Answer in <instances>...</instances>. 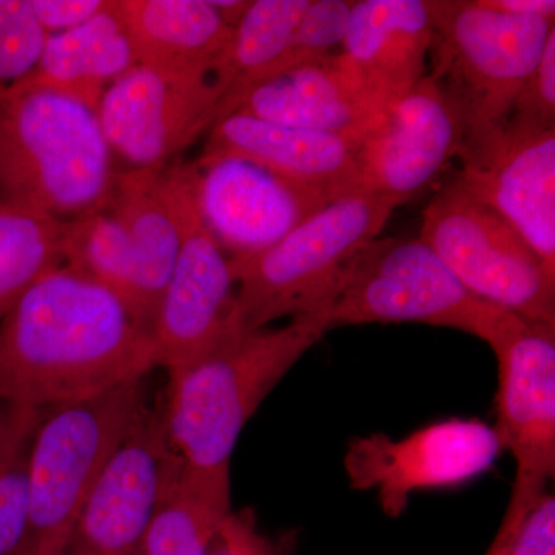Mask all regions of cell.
<instances>
[{
    "mask_svg": "<svg viewBox=\"0 0 555 555\" xmlns=\"http://www.w3.org/2000/svg\"><path fill=\"white\" fill-rule=\"evenodd\" d=\"M462 153L459 112L426 75L383 109L361 138L356 156L361 189L403 206L422 195Z\"/></svg>",
    "mask_w": 555,
    "mask_h": 555,
    "instance_id": "9a60e30c",
    "label": "cell"
},
{
    "mask_svg": "<svg viewBox=\"0 0 555 555\" xmlns=\"http://www.w3.org/2000/svg\"><path fill=\"white\" fill-rule=\"evenodd\" d=\"M491 349L499 369L494 427L516 460L507 506L529 513L555 476V326L517 315Z\"/></svg>",
    "mask_w": 555,
    "mask_h": 555,
    "instance_id": "5bb4252c",
    "label": "cell"
},
{
    "mask_svg": "<svg viewBox=\"0 0 555 555\" xmlns=\"http://www.w3.org/2000/svg\"><path fill=\"white\" fill-rule=\"evenodd\" d=\"M166 178L181 241L150 335L159 367L173 375L243 332L232 262L199 217L189 164L167 167Z\"/></svg>",
    "mask_w": 555,
    "mask_h": 555,
    "instance_id": "9c48e42d",
    "label": "cell"
},
{
    "mask_svg": "<svg viewBox=\"0 0 555 555\" xmlns=\"http://www.w3.org/2000/svg\"><path fill=\"white\" fill-rule=\"evenodd\" d=\"M516 313L474 295L420 238L374 240L331 308V327L422 323L455 328L492 346Z\"/></svg>",
    "mask_w": 555,
    "mask_h": 555,
    "instance_id": "52a82bcc",
    "label": "cell"
},
{
    "mask_svg": "<svg viewBox=\"0 0 555 555\" xmlns=\"http://www.w3.org/2000/svg\"><path fill=\"white\" fill-rule=\"evenodd\" d=\"M427 76L444 91L463 127L462 158L502 137L526 78L539 64L555 21L516 16L480 0H430Z\"/></svg>",
    "mask_w": 555,
    "mask_h": 555,
    "instance_id": "277c9868",
    "label": "cell"
},
{
    "mask_svg": "<svg viewBox=\"0 0 555 555\" xmlns=\"http://www.w3.org/2000/svg\"><path fill=\"white\" fill-rule=\"evenodd\" d=\"M529 513H531V511H529ZM529 513L507 506L505 517H503L502 524H500L499 531H496L491 545H489L483 555H509L514 542H516L518 531H520L521 526H524L525 518L528 517Z\"/></svg>",
    "mask_w": 555,
    "mask_h": 555,
    "instance_id": "d6a6232c",
    "label": "cell"
},
{
    "mask_svg": "<svg viewBox=\"0 0 555 555\" xmlns=\"http://www.w3.org/2000/svg\"><path fill=\"white\" fill-rule=\"evenodd\" d=\"M433 36L430 0H360L338 54L383 112L427 75Z\"/></svg>",
    "mask_w": 555,
    "mask_h": 555,
    "instance_id": "e0dca14e",
    "label": "cell"
},
{
    "mask_svg": "<svg viewBox=\"0 0 555 555\" xmlns=\"http://www.w3.org/2000/svg\"><path fill=\"white\" fill-rule=\"evenodd\" d=\"M502 452L494 426L449 418L398 440L377 433L352 438L345 470L353 491L374 492L383 513L398 518L415 492L465 485L491 469Z\"/></svg>",
    "mask_w": 555,
    "mask_h": 555,
    "instance_id": "7c38bea8",
    "label": "cell"
},
{
    "mask_svg": "<svg viewBox=\"0 0 555 555\" xmlns=\"http://www.w3.org/2000/svg\"><path fill=\"white\" fill-rule=\"evenodd\" d=\"M509 555H555V499L543 494L525 518Z\"/></svg>",
    "mask_w": 555,
    "mask_h": 555,
    "instance_id": "4dcf8cb0",
    "label": "cell"
},
{
    "mask_svg": "<svg viewBox=\"0 0 555 555\" xmlns=\"http://www.w3.org/2000/svg\"><path fill=\"white\" fill-rule=\"evenodd\" d=\"M211 5L218 11L219 16L230 27L235 28L241 17L246 13L251 0H210Z\"/></svg>",
    "mask_w": 555,
    "mask_h": 555,
    "instance_id": "e575fe53",
    "label": "cell"
},
{
    "mask_svg": "<svg viewBox=\"0 0 555 555\" xmlns=\"http://www.w3.org/2000/svg\"><path fill=\"white\" fill-rule=\"evenodd\" d=\"M64 222L0 203V321L25 291L64 264Z\"/></svg>",
    "mask_w": 555,
    "mask_h": 555,
    "instance_id": "d4e9b609",
    "label": "cell"
},
{
    "mask_svg": "<svg viewBox=\"0 0 555 555\" xmlns=\"http://www.w3.org/2000/svg\"><path fill=\"white\" fill-rule=\"evenodd\" d=\"M96 108L36 79L0 96V203L60 222L107 203L118 173Z\"/></svg>",
    "mask_w": 555,
    "mask_h": 555,
    "instance_id": "7a4b0ae2",
    "label": "cell"
},
{
    "mask_svg": "<svg viewBox=\"0 0 555 555\" xmlns=\"http://www.w3.org/2000/svg\"><path fill=\"white\" fill-rule=\"evenodd\" d=\"M420 240L474 295L555 326V275L509 224L456 179L423 211Z\"/></svg>",
    "mask_w": 555,
    "mask_h": 555,
    "instance_id": "ba28073f",
    "label": "cell"
},
{
    "mask_svg": "<svg viewBox=\"0 0 555 555\" xmlns=\"http://www.w3.org/2000/svg\"><path fill=\"white\" fill-rule=\"evenodd\" d=\"M214 75L137 64L102 94L96 112L113 155L133 170H164L218 119Z\"/></svg>",
    "mask_w": 555,
    "mask_h": 555,
    "instance_id": "8fae6325",
    "label": "cell"
},
{
    "mask_svg": "<svg viewBox=\"0 0 555 555\" xmlns=\"http://www.w3.org/2000/svg\"><path fill=\"white\" fill-rule=\"evenodd\" d=\"M230 513V470L204 474L182 465L137 555H207Z\"/></svg>",
    "mask_w": 555,
    "mask_h": 555,
    "instance_id": "603a6c76",
    "label": "cell"
},
{
    "mask_svg": "<svg viewBox=\"0 0 555 555\" xmlns=\"http://www.w3.org/2000/svg\"><path fill=\"white\" fill-rule=\"evenodd\" d=\"M43 412L0 403V555H21L24 547L31 449Z\"/></svg>",
    "mask_w": 555,
    "mask_h": 555,
    "instance_id": "484cf974",
    "label": "cell"
},
{
    "mask_svg": "<svg viewBox=\"0 0 555 555\" xmlns=\"http://www.w3.org/2000/svg\"><path fill=\"white\" fill-rule=\"evenodd\" d=\"M397 207L378 193L349 190L275 246L251 258L230 259L241 332L331 308L361 251L377 240Z\"/></svg>",
    "mask_w": 555,
    "mask_h": 555,
    "instance_id": "5b68a950",
    "label": "cell"
},
{
    "mask_svg": "<svg viewBox=\"0 0 555 555\" xmlns=\"http://www.w3.org/2000/svg\"><path fill=\"white\" fill-rule=\"evenodd\" d=\"M105 206L129 233L153 323L164 288L173 272L181 241L166 169H129L118 173Z\"/></svg>",
    "mask_w": 555,
    "mask_h": 555,
    "instance_id": "7402d4cb",
    "label": "cell"
},
{
    "mask_svg": "<svg viewBox=\"0 0 555 555\" xmlns=\"http://www.w3.org/2000/svg\"><path fill=\"white\" fill-rule=\"evenodd\" d=\"M207 555H278L259 532L250 511L230 513L211 540Z\"/></svg>",
    "mask_w": 555,
    "mask_h": 555,
    "instance_id": "f546056e",
    "label": "cell"
},
{
    "mask_svg": "<svg viewBox=\"0 0 555 555\" xmlns=\"http://www.w3.org/2000/svg\"><path fill=\"white\" fill-rule=\"evenodd\" d=\"M331 308L292 318L283 327L243 332L198 363L169 375L164 411L182 465L204 474L230 470L233 449L248 420L287 372L332 331Z\"/></svg>",
    "mask_w": 555,
    "mask_h": 555,
    "instance_id": "3957f363",
    "label": "cell"
},
{
    "mask_svg": "<svg viewBox=\"0 0 555 555\" xmlns=\"http://www.w3.org/2000/svg\"><path fill=\"white\" fill-rule=\"evenodd\" d=\"M203 153H233L255 160L292 181L349 192L361 188L357 150L361 139L269 122L233 112L208 130Z\"/></svg>",
    "mask_w": 555,
    "mask_h": 555,
    "instance_id": "d6986e66",
    "label": "cell"
},
{
    "mask_svg": "<svg viewBox=\"0 0 555 555\" xmlns=\"http://www.w3.org/2000/svg\"><path fill=\"white\" fill-rule=\"evenodd\" d=\"M108 0H31L33 10L47 35L72 30L96 16Z\"/></svg>",
    "mask_w": 555,
    "mask_h": 555,
    "instance_id": "1f68e13d",
    "label": "cell"
},
{
    "mask_svg": "<svg viewBox=\"0 0 555 555\" xmlns=\"http://www.w3.org/2000/svg\"><path fill=\"white\" fill-rule=\"evenodd\" d=\"M138 64L137 51L115 0L72 30L47 36L33 78L96 108L102 94Z\"/></svg>",
    "mask_w": 555,
    "mask_h": 555,
    "instance_id": "44dd1931",
    "label": "cell"
},
{
    "mask_svg": "<svg viewBox=\"0 0 555 555\" xmlns=\"http://www.w3.org/2000/svg\"><path fill=\"white\" fill-rule=\"evenodd\" d=\"M308 5L309 0H251L215 69L224 93L219 116L241 91L264 79L283 60Z\"/></svg>",
    "mask_w": 555,
    "mask_h": 555,
    "instance_id": "cb8c5ba5",
    "label": "cell"
},
{
    "mask_svg": "<svg viewBox=\"0 0 555 555\" xmlns=\"http://www.w3.org/2000/svg\"><path fill=\"white\" fill-rule=\"evenodd\" d=\"M506 127L535 131L555 129V31L547 39L539 64L518 91Z\"/></svg>",
    "mask_w": 555,
    "mask_h": 555,
    "instance_id": "f1b7e54d",
    "label": "cell"
},
{
    "mask_svg": "<svg viewBox=\"0 0 555 555\" xmlns=\"http://www.w3.org/2000/svg\"><path fill=\"white\" fill-rule=\"evenodd\" d=\"M189 170L199 217L230 259L275 246L339 196L233 153H203Z\"/></svg>",
    "mask_w": 555,
    "mask_h": 555,
    "instance_id": "4fadbf2b",
    "label": "cell"
},
{
    "mask_svg": "<svg viewBox=\"0 0 555 555\" xmlns=\"http://www.w3.org/2000/svg\"><path fill=\"white\" fill-rule=\"evenodd\" d=\"M138 64L177 73L214 75L233 27L210 0H115Z\"/></svg>",
    "mask_w": 555,
    "mask_h": 555,
    "instance_id": "ffe728a7",
    "label": "cell"
},
{
    "mask_svg": "<svg viewBox=\"0 0 555 555\" xmlns=\"http://www.w3.org/2000/svg\"><path fill=\"white\" fill-rule=\"evenodd\" d=\"M455 179L505 219L555 275V129L506 127Z\"/></svg>",
    "mask_w": 555,
    "mask_h": 555,
    "instance_id": "2e32d148",
    "label": "cell"
},
{
    "mask_svg": "<svg viewBox=\"0 0 555 555\" xmlns=\"http://www.w3.org/2000/svg\"><path fill=\"white\" fill-rule=\"evenodd\" d=\"M181 470L164 401L145 404L91 489L62 555H137Z\"/></svg>",
    "mask_w": 555,
    "mask_h": 555,
    "instance_id": "30bf717a",
    "label": "cell"
},
{
    "mask_svg": "<svg viewBox=\"0 0 555 555\" xmlns=\"http://www.w3.org/2000/svg\"><path fill=\"white\" fill-rule=\"evenodd\" d=\"M156 367L152 335L122 299L67 264L35 281L0 321V403L60 406Z\"/></svg>",
    "mask_w": 555,
    "mask_h": 555,
    "instance_id": "6da1fadb",
    "label": "cell"
},
{
    "mask_svg": "<svg viewBox=\"0 0 555 555\" xmlns=\"http://www.w3.org/2000/svg\"><path fill=\"white\" fill-rule=\"evenodd\" d=\"M486 9L516 16H543L554 20V0H480Z\"/></svg>",
    "mask_w": 555,
    "mask_h": 555,
    "instance_id": "836d02e7",
    "label": "cell"
},
{
    "mask_svg": "<svg viewBox=\"0 0 555 555\" xmlns=\"http://www.w3.org/2000/svg\"><path fill=\"white\" fill-rule=\"evenodd\" d=\"M144 379L47 408L31 449L21 555H62L91 489L141 414Z\"/></svg>",
    "mask_w": 555,
    "mask_h": 555,
    "instance_id": "8992f818",
    "label": "cell"
},
{
    "mask_svg": "<svg viewBox=\"0 0 555 555\" xmlns=\"http://www.w3.org/2000/svg\"><path fill=\"white\" fill-rule=\"evenodd\" d=\"M233 112L357 139L363 138L383 113L338 53L251 83L219 118Z\"/></svg>",
    "mask_w": 555,
    "mask_h": 555,
    "instance_id": "ac0fdd59",
    "label": "cell"
},
{
    "mask_svg": "<svg viewBox=\"0 0 555 555\" xmlns=\"http://www.w3.org/2000/svg\"><path fill=\"white\" fill-rule=\"evenodd\" d=\"M47 36L31 0H0V96L33 78Z\"/></svg>",
    "mask_w": 555,
    "mask_h": 555,
    "instance_id": "4316f807",
    "label": "cell"
},
{
    "mask_svg": "<svg viewBox=\"0 0 555 555\" xmlns=\"http://www.w3.org/2000/svg\"><path fill=\"white\" fill-rule=\"evenodd\" d=\"M352 7L353 0H309L286 54L270 75L337 54L335 49L343 46Z\"/></svg>",
    "mask_w": 555,
    "mask_h": 555,
    "instance_id": "83f0119b",
    "label": "cell"
}]
</instances>
